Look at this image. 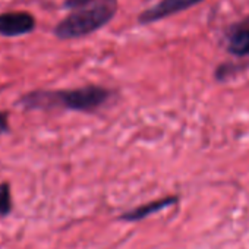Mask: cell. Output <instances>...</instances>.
I'll list each match as a JSON object with an SVG mask.
<instances>
[{
  "mask_svg": "<svg viewBox=\"0 0 249 249\" xmlns=\"http://www.w3.org/2000/svg\"><path fill=\"white\" fill-rule=\"evenodd\" d=\"M204 0H160V2L138 15V22L142 25L159 22L164 18L183 12L192 6L199 5Z\"/></svg>",
  "mask_w": 249,
  "mask_h": 249,
  "instance_id": "cell-3",
  "label": "cell"
},
{
  "mask_svg": "<svg viewBox=\"0 0 249 249\" xmlns=\"http://www.w3.org/2000/svg\"><path fill=\"white\" fill-rule=\"evenodd\" d=\"M117 0H94L84 8L72 11L54 27L53 33L59 40L87 37L107 25L117 14Z\"/></svg>",
  "mask_w": 249,
  "mask_h": 249,
  "instance_id": "cell-2",
  "label": "cell"
},
{
  "mask_svg": "<svg viewBox=\"0 0 249 249\" xmlns=\"http://www.w3.org/2000/svg\"><path fill=\"white\" fill-rule=\"evenodd\" d=\"M227 52L236 57L249 56V21L230 28L227 34Z\"/></svg>",
  "mask_w": 249,
  "mask_h": 249,
  "instance_id": "cell-5",
  "label": "cell"
},
{
  "mask_svg": "<svg viewBox=\"0 0 249 249\" xmlns=\"http://www.w3.org/2000/svg\"><path fill=\"white\" fill-rule=\"evenodd\" d=\"M94 0H65L63 2V8L66 9H71V11H75V9H79V8H84L89 3H92Z\"/></svg>",
  "mask_w": 249,
  "mask_h": 249,
  "instance_id": "cell-8",
  "label": "cell"
},
{
  "mask_svg": "<svg viewBox=\"0 0 249 249\" xmlns=\"http://www.w3.org/2000/svg\"><path fill=\"white\" fill-rule=\"evenodd\" d=\"M9 132V122H8V113L2 111L0 113V135Z\"/></svg>",
  "mask_w": 249,
  "mask_h": 249,
  "instance_id": "cell-9",
  "label": "cell"
},
{
  "mask_svg": "<svg viewBox=\"0 0 249 249\" xmlns=\"http://www.w3.org/2000/svg\"><path fill=\"white\" fill-rule=\"evenodd\" d=\"M36 17L27 11H14L0 14V36L19 37L36 30Z\"/></svg>",
  "mask_w": 249,
  "mask_h": 249,
  "instance_id": "cell-4",
  "label": "cell"
},
{
  "mask_svg": "<svg viewBox=\"0 0 249 249\" xmlns=\"http://www.w3.org/2000/svg\"><path fill=\"white\" fill-rule=\"evenodd\" d=\"M178 201L176 196H169V198H163V199H157V201H153V202H148L145 205H141L132 211H128L126 214H123L120 218L124 220V221H138V220H142V218H147L148 215L175 204Z\"/></svg>",
  "mask_w": 249,
  "mask_h": 249,
  "instance_id": "cell-6",
  "label": "cell"
},
{
  "mask_svg": "<svg viewBox=\"0 0 249 249\" xmlns=\"http://www.w3.org/2000/svg\"><path fill=\"white\" fill-rule=\"evenodd\" d=\"M110 97V91L98 85H87L65 91H33L25 94L19 104L24 108L63 107L73 111H95Z\"/></svg>",
  "mask_w": 249,
  "mask_h": 249,
  "instance_id": "cell-1",
  "label": "cell"
},
{
  "mask_svg": "<svg viewBox=\"0 0 249 249\" xmlns=\"http://www.w3.org/2000/svg\"><path fill=\"white\" fill-rule=\"evenodd\" d=\"M12 211L11 188L8 183L0 185V217H5Z\"/></svg>",
  "mask_w": 249,
  "mask_h": 249,
  "instance_id": "cell-7",
  "label": "cell"
}]
</instances>
